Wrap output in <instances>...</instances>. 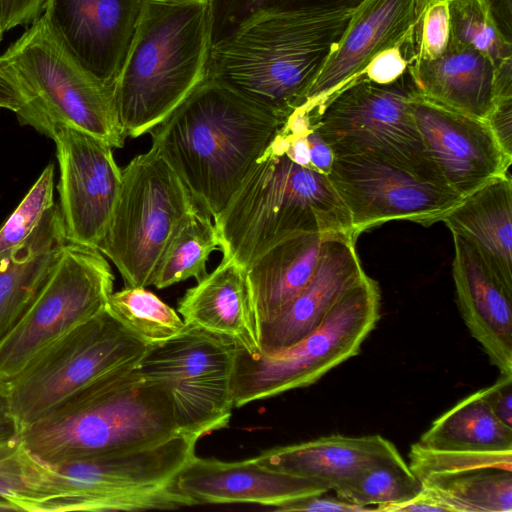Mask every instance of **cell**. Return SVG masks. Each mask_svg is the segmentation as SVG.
Wrapping results in <instances>:
<instances>
[{
  "mask_svg": "<svg viewBox=\"0 0 512 512\" xmlns=\"http://www.w3.org/2000/svg\"><path fill=\"white\" fill-rule=\"evenodd\" d=\"M448 46L479 52L495 66L512 61V44L499 34L479 0H449Z\"/></svg>",
  "mask_w": 512,
  "mask_h": 512,
  "instance_id": "obj_34",
  "label": "cell"
},
{
  "mask_svg": "<svg viewBox=\"0 0 512 512\" xmlns=\"http://www.w3.org/2000/svg\"><path fill=\"white\" fill-rule=\"evenodd\" d=\"M197 435L178 432L151 445L57 463L19 446L2 498L16 511H141L198 505L176 487L195 456Z\"/></svg>",
  "mask_w": 512,
  "mask_h": 512,
  "instance_id": "obj_1",
  "label": "cell"
},
{
  "mask_svg": "<svg viewBox=\"0 0 512 512\" xmlns=\"http://www.w3.org/2000/svg\"><path fill=\"white\" fill-rule=\"evenodd\" d=\"M180 432L173 398L137 366L110 371L19 430L21 446L49 463L137 448Z\"/></svg>",
  "mask_w": 512,
  "mask_h": 512,
  "instance_id": "obj_4",
  "label": "cell"
},
{
  "mask_svg": "<svg viewBox=\"0 0 512 512\" xmlns=\"http://www.w3.org/2000/svg\"><path fill=\"white\" fill-rule=\"evenodd\" d=\"M236 344L185 324L173 338L151 345L137 365L169 390L181 432L199 438L229 425Z\"/></svg>",
  "mask_w": 512,
  "mask_h": 512,
  "instance_id": "obj_12",
  "label": "cell"
},
{
  "mask_svg": "<svg viewBox=\"0 0 512 512\" xmlns=\"http://www.w3.org/2000/svg\"><path fill=\"white\" fill-rule=\"evenodd\" d=\"M5 384L0 383V428L13 423Z\"/></svg>",
  "mask_w": 512,
  "mask_h": 512,
  "instance_id": "obj_48",
  "label": "cell"
},
{
  "mask_svg": "<svg viewBox=\"0 0 512 512\" xmlns=\"http://www.w3.org/2000/svg\"><path fill=\"white\" fill-rule=\"evenodd\" d=\"M354 12L256 15L210 48L205 78L284 123L305 103Z\"/></svg>",
  "mask_w": 512,
  "mask_h": 512,
  "instance_id": "obj_3",
  "label": "cell"
},
{
  "mask_svg": "<svg viewBox=\"0 0 512 512\" xmlns=\"http://www.w3.org/2000/svg\"><path fill=\"white\" fill-rule=\"evenodd\" d=\"M208 0H144L113 102L125 137L161 123L206 75Z\"/></svg>",
  "mask_w": 512,
  "mask_h": 512,
  "instance_id": "obj_6",
  "label": "cell"
},
{
  "mask_svg": "<svg viewBox=\"0 0 512 512\" xmlns=\"http://www.w3.org/2000/svg\"><path fill=\"white\" fill-rule=\"evenodd\" d=\"M220 248L211 215L196 205L174 232L157 267L152 285L167 288L189 278L200 281L210 254Z\"/></svg>",
  "mask_w": 512,
  "mask_h": 512,
  "instance_id": "obj_30",
  "label": "cell"
},
{
  "mask_svg": "<svg viewBox=\"0 0 512 512\" xmlns=\"http://www.w3.org/2000/svg\"><path fill=\"white\" fill-rule=\"evenodd\" d=\"M306 139L309 146L310 166L315 170L328 175L334 161V154L330 146L312 127V124L306 134Z\"/></svg>",
  "mask_w": 512,
  "mask_h": 512,
  "instance_id": "obj_45",
  "label": "cell"
},
{
  "mask_svg": "<svg viewBox=\"0 0 512 512\" xmlns=\"http://www.w3.org/2000/svg\"><path fill=\"white\" fill-rule=\"evenodd\" d=\"M328 177L348 210L356 238L389 221L428 227L462 200L448 187L368 154L334 157Z\"/></svg>",
  "mask_w": 512,
  "mask_h": 512,
  "instance_id": "obj_14",
  "label": "cell"
},
{
  "mask_svg": "<svg viewBox=\"0 0 512 512\" xmlns=\"http://www.w3.org/2000/svg\"><path fill=\"white\" fill-rule=\"evenodd\" d=\"M355 241L346 233L323 241L309 282L279 313L258 326L259 351L291 346L313 332L339 298L364 278Z\"/></svg>",
  "mask_w": 512,
  "mask_h": 512,
  "instance_id": "obj_19",
  "label": "cell"
},
{
  "mask_svg": "<svg viewBox=\"0 0 512 512\" xmlns=\"http://www.w3.org/2000/svg\"><path fill=\"white\" fill-rule=\"evenodd\" d=\"M365 0H208L210 48L250 18L271 13L329 14L355 11Z\"/></svg>",
  "mask_w": 512,
  "mask_h": 512,
  "instance_id": "obj_32",
  "label": "cell"
},
{
  "mask_svg": "<svg viewBox=\"0 0 512 512\" xmlns=\"http://www.w3.org/2000/svg\"><path fill=\"white\" fill-rule=\"evenodd\" d=\"M452 234L472 243L512 290V181L497 177L462 200L442 220Z\"/></svg>",
  "mask_w": 512,
  "mask_h": 512,
  "instance_id": "obj_25",
  "label": "cell"
},
{
  "mask_svg": "<svg viewBox=\"0 0 512 512\" xmlns=\"http://www.w3.org/2000/svg\"><path fill=\"white\" fill-rule=\"evenodd\" d=\"M54 204V165L49 164L0 228V255L25 241Z\"/></svg>",
  "mask_w": 512,
  "mask_h": 512,
  "instance_id": "obj_36",
  "label": "cell"
},
{
  "mask_svg": "<svg viewBox=\"0 0 512 512\" xmlns=\"http://www.w3.org/2000/svg\"><path fill=\"white\" fill-rule=\"evenodd\" d=\"M452 275L460 315L500 374L512 375V290L465 238L452 234Z\"/></svg>",
  "mask_w": 512,
  "mask_h": 512,
  "instance_id": "obj_21",
  "label": "cell"
},
{
  "mask_svg": "<svg viewBox=\"0 0 512 512\" xmlns=\"http://www.w3.org/2000/svg\"><path fill=\"white\" fill-rule=\"evenodd\" d=\"M415 123L445 184L460 197L509 173L507 155L484 119L463 114L415 95Z\"/></svg>",
  "mask_w": 512,
  "mask_h": 512,
  "instance_id": "obj_17",
  "label": "cell"
},
{
  "mask_svg": "<svg viewBox=\"0 0 512 512\" xmlns=\"http://www.w3.org/2000/svg\"><path fill=\"white\" fill-rule=\"evenodd\" d=\"M378 283L367 274L345 292L321 324L295 344L249 353L236 345L234 407L310 386L354 357L380 319Z\"/></svg>",
  "mask_w": 512,
  "mask_h": 512,
  "instance_id": "obj_9",
  "label": "cell"
},
{
  "mask_svg": "<svg viewBox=\"0 0 512 512\" xmlns=\"http://www.w3.org/2000/svg\"><path fill=\"white\" fill-rule=\"evenodd\" d=\"M408 465L420 480L428 476L451 475L485 468L512 470V450L492 452L433 450L415 442L409 451Z\"/></svg>",
  "mask_w": 512,
  "mask_h": 512,
  "instance_id": "obj_35",
  "label": "cell"
},
{
  "mask_svg": "<svg viewBox=\"0 0 512 512\" xmlns=\"http://www.w3.org/2000/svg\"><path fill=\"white\" fill-rule=\"evenodd\" d=\"M398 453L391 441L378 434H332L275 447L254 459L266 467L310 479L337 492L368 466Z\"/></svg>",
  "mask_w": 512,
  "mask_h": 512,
  "instance_id": "obj_23",
  "label": "cell"
},
{
  "mask_svg": "<svg viewBox=\"0 0 512 512\" xmlns=\"http://www.w3.org/2000/svg\"><path fill=\"white\" fill-rule=\"evenodd\" d=\"M499 34L512 44V0H479Z\"/></svg>",
  "mask_w": 512,
  "mask_h": 512,
  "instance_id": "obj_44",
  "label": "cell"
},
{
  "mask_svg": "<svg viewBox=\"0 0 512 512\" xmlns=\"http://www.w3.org/2000/svg\"><path fill=\"white\" fill-rule=\"evenodd\" d=\"M486 121L503 151L512 157V99L496 102Z\"/></svg>",
  "mask_w": 512,
  "mask_h": 512,
  "instance_id": "obj_43",
  "label": "cell"
},
{
  "mask_svg": "<svg viewBox=\"0 0 512 512\" xmlns=\"http://www.w3.org/2000/svg\"><path fill=\"white\" fill-rule=\"evenodd\" d=\"M283 123L208 78L149 133L194 201L215 217Z\"/></svg>",
  "mask_w": 512,
  "mask_h": 512,
  "instance_id": "obj_2",
  "label": "cell"
},
{
  "mask_svg": "<svg viewBox=\"0 0 512 512\" xmlns=\"http://www.w3.org/2000/svg\"><path fill=\"white\" fill-rule=\"evenodd\" d=\"M150 344L108 309L77 325L40 352L5 383L19 430L115 369L137 366Z\"/></svg>",
  "mask_w": 512,
  "mask_h": 512,
  "instance_id": "obj_11",
  "label": "cell"
},
{
  "mask_svg": "<svg viewBox=\"0 0 512 512\" xmlns=\"http://www.w3.org/2000/svg\"><path fill=\"white\" fill-rule=\"evenodd\" d=\"M417 443L433 450L511 451L512 427L496 417L480 389L436 418Z\"/></svg>",
  "mask_w": 512,
  "mask_h": 512,
  "instance_id": "obj_28",
  "label": "cell"
},
{
  "mask_svg": "<svg viewBox=\"0 0 512 512\" xmlns=\"http://www.w3.org/2000/svg\"><path fill=\"white\" fill-rule=\"evenodd\" d=\"M423 490L421 480L412 472L400 453L382 459L367 468L336 496L369 511H390L417 497Z\"/></svg>",
  "mask_w": 512,
  "mask_h": 512,
  "instance_id": "obj_31",
  "label": "cell"
},
{
  "mask_svg": "<svg viewBox=\"0 0 512 512\" xmlns=\"http://www.w3.org/2000/svg\"><path fill=\"white\" fill-rule=\"evenodd\" d=\"M424 1L365 0L299 108L306 112L317 108L356 79L378 53L412 34Z\"/></svg>",
  "mask_w": 512,
  "mask_h": 512,
  "instance_id": "obj_18",
  "label": "cell"
},
{
  "mask_svg": "<svg viewBox=\"0 0 512 512\" xmlns=\"http://www.w3.org/2000/svg\"><path fill=\"white\" fill-rule=\"evenodd\" d=\"M415 30L398 44L378 53L358 76L377 84L398 80L415 58ZM357 77V78H358Z\"/></svg>",
  "mask_w": 512,
  "mask_h": 512,
  "instance_id": "obj_38",
  "label": "cell"
},
{
  "mask_svg": "<svg viewBox=\"0 0 512 512\" xmlns=\"http://www.w3.org/2000/svg\"><path fill=\"white\" fill-rule=\"evenodd\" d=\"M0 70L25 102L22 124L50 135L66 124L122 148L125 135L113 102V89L83 71L59 46L42 16L0 56Z\"/></svg>",
  "mask_w": 512,
  "mask_h": 512,
  "instance_id": "obj_7",
  "label": "cell"
},
{
  "mask_svg": "<svg viewBox=\"0 0 512 512\" xmlns=\"http://www.w3.org/2000/svg\"><path fill=\"white\" fill-rule=\"evenodd\" d=\"M417 93L409 68L390 84L358 77L307 113L334 157L368 154L448 187L414 120L411 102Z\"/></svg>",
  "mask_w": 512,
  "mask_h": 512,
  "instance_id": "obj_8",
  "label": "cell"
},
{
  "mask_svg": "<svg viewBox=\"0 0 512 512\" xmlns=\"http://www.w3.org/2000/svg\"><path fill=\"white\" fill-rule=\"evenodd\" d=\"M175 484L198 505L254 503L273 510L330 491L323 484L266 467L254 458L226 462L196 455L180 471Z\"/></svg>",
  "mask_w": 512,
  "mask_h": 512,
  "instance_id": "obj_20",
  "label": "cell"
},
{
  "mask_svg": "<svg viewBox=\"0 0 512 512\" xmlns=\"http://www.w3.org/2000/svg\"><path fill=\"white\" fill-rule=\"evenodd\" d=\"M114 274L95 247L68 242L51 275L16 327L0 343V383L38 352L106 308Z\"/></svg>",
  "mask_w": 512,
  "mask_h": 512,
  "instance_id": "obj_13",
  "label": "cell"
},
{
  "mask_svg": "<svg viewBox=\"0 0 512 512\" xmlns=\"http://www.w3.org/2000/svg\"><path fill=\"white\" fill-rule=\"evenodd\" d=\"M332 234H293L247 267L257 326L279 313L305 287L316 269L323 241Z\"/></svg>",
  "mask_w": 512,
  "mask_h": 512,
  "instance_id": "obj_27",
  "label": "cell"
},
{
  "mask_svg": "<svg viewBox=\"0 0 512 512\" xmlns=\"http://www.w3.org/2000/svg\"><path fill=\"white\" fill-rule=\"evenodd\" d=\"M19 446V428L15 422L0 428V498L9 486Z\"/></svg>",
  "mask_w": 512,
  "mask_h": 512,
  "instance_id": "obj_42",
  "label": "cell"
},
{
  "mask_svg": "<svg viewBox=\"0 0 512 512\" xmlns=\"http://www.w3.org/2000/svg\"><path fill=\"white\" fill-rule=\"evenodd\" d=\"M68 242L54 204L25 241L0 255V343L31 307Z\"/></svg>",
  "mask_w": 512,
  "mask_h": 512,
  "instance_id": "obj_24",
  "label": "cell"
},
{
  "mask_svg": "<svg viewBox=\"0 0 512 512\" xmlns=\"http://www.w3.org/2000/svg\"><path fill=\"white\" fill-rule=\"evenodd\" d=\"M46 0H0L4 32L33 22L43 13Z\"/></svg>",
  "mask_w": 512,
  "mask_h": 512,
  "instance_id": "obj_39",
  "label": "cell"
},
{
  "mask_svg": "<svg viewBox=\"0 0 512 512\" xmlns=\"http://www.w3.org/2000/svg\"><path fill=\"white\" fill-rule=\"evenodd\" d=\"M391 511L393 512H412V511H447L446 508L440 503L436 502L429 496H427L423 490L422 492L415 498L405 503H402L396 507H394Z\"/></svg>",
  "mask_w": 512,
  "mask_h": 512,
  "instance_id": "obj_47",
  "label": "cell"
},
{
  "mask_svg": "<svg viewBox=\"0 0 512 512\" xmlns=\"http://www.w3.org/2000/svg\"><path fill=\"white\" fill-rule=\"evenodd\" d=\"M495 68L477 51L448 46L441 57L415 62L409 71L420 96L486 120L494 106Z\"/></svg>",
  "mask_w": 512,
  "mask_h": 512,
  "instance_id": "obj_26",
  "label": "cell"
},
{
  "mask_svg": "<svg viewBox=\"0 0 512 512\" xmlns=\"http://www.w3.org/2000/svg\"><path fill=\"white\" fill-rule=\"evenodd\" d=\"M107 307L123 325L150 345L173 338L185 326L179 314L146 287L125 286L113 292Z\"/></svg>",
  "mask_w": 512,
  "mask_h": 512,
  "instance_id": "obj_33",
  "label": "cell"
},
{
  "mask_svg": "<svg viewBox=\"0 0 512 512\" xmlns=\"http://www.w3.org/2000/svg\"><path fill=\"white\" fill-rule=\"evenodd\" d=\"M54 140L60 169L59 210L66 238L97 248L111 218L122 180L112 147L78 128L56 124Z\"/></svg>",
  "mask_w": 512,
  "mask_h": 512,
  "instance_id": "obj_15",
  "label": "cell"
},
{
  "mask_svg": "<svg viewBox=\"0 0 512 512\" xmlns=\"http://www.w3.org/2000/svg\"><path fill=\"white\" fill-rule=\"evenodd\" d=\"M0 107L13 111L20 119L25 111V102L12 82L0 70Z\"/></svg>",
  "mask_w": 512,
  "mask_h": 512,
  "instance_id": "obj_46",
  "label": "cell"
},
{
  "mask_svg": "<svg viewBox=\"0 0 512 512\" xmlns=\"http://www.w3.org/2000/svg\"><path fill=\"white\" fill-rule=\"evenodd\" d=\"M324 494L313 495L309 497H304L300 499H296L285 503L277 508L275 511H342V512H361V511H369L368 509L347 502L339 497H324Z\"/></svg>",
  "mask_w": 512,
  "mask_h": 512,
  "instance_id": "obj_40",
  "label": "cell"
},
{
  "mask_svg": "<svg viewBox=\"0 0 512 512\" xmlns=\"http://www.w3.org/2000/svg\"><path fill=\"white\" fill-rule=\"evenodd\" d=\"M3 33H4V30H3V27H2V21H1V15H0V42H1V39H2V36H3Z\"/></svg>",
  "mask_w": 512,
  "mask_h": 512,
  "instance_id": "obj_49",
  "label": "cell"
},
{
  "mask_svg": "<svg viewBox=\"0 0 512 512\" xmlns=\"http://www.w3.org/2000/svg\"><path fill=\"white\" fill-rule=\"evenodd\" d=\"M121 170L119 194L97 249L126 286L148 287L174 232L197 203L154 146Z\"/></svg>",
  "mask_w": 512,
  "mask_h": 512,
  "instance_id": "obj_10",
  "label": "cell"
},
{
  "mask_svg": "<svg viewBox=\"0 0 512 512\" xmlns=\"http://www.w3.org/2000/svg\"><path fill=\"white\" fill-rule=\"evenodd\" d=\"M423 492L448 512H511L512 470L476 469L421 479Z\"/></svg>",
  "mask_w": 512,
  "mask_h": 512,
  "instance_id": "obj_29",
  "label": "cell"
},
{
  "mask_svg": "<svg viewBox=\"0 0 512 512\" xmlns=\"http://www.w3.org/2000/svg\"><path fill=\"white\" fill-rule=\"evenodd\" d=\"M213 218L223 258L246 269L296 233H346L356 238L328 175L294 163L273 139Z\"/></svg>",
  "mask_w": 512,
  "mask_h": 512,
  "instance_id": "obj_5",
  "label": "cell"
},
{
  "mask_svg": "<svg viewBox=\"0 0 512 512\" xmlns=\"http://www.w3.org/2000/svg\"><path fill=\"white\" fill-rule=\"evenodd\" d=\"M449 39V0H425L415 27L413 63L441 57L448 48Z\"/></svg>",
  "mask_w": 512,
  "mask_h": 512,
  "instance_id": "obj_37",
  "label": "cell"
},
{
  "mask_svg": "<svg viewBox=\"0 0 512 512\" xmlns=\"http://www.w3.org/2000/svg\"><path fill=\"white\" fill-rule=\"evenodd\" d=\"M482 390L486 402L496 417L512 427V375L500 374L495 383Z\"/></svg>",
  "mask_w": 512,
  "mask_h": 512,
  "instance_id": "obj_41",
  "label": "cell"
},
{
  "mask_svg": "<svg viewBox=\"0 0 512 512\" xmlns=\"http://www.w3.org/2000/svg\"><path fill=\"white\" fill-rule=\"evenodd\" d=\"M144 0H46L42 18L59 46L90 77L113 89Z\"/></svg>",
  "mask_w": 512,
  "mask_h": 512,
  "instance_id": "obj_16",
  "label": "cell"
},
{
  "mask_svg": "<svg viewBox=\"0 0 512 512\" xmlns=\"http://www.w3.org/2000/svg\"><path fill=\"white\" fill-rule=\"evenodd\" d=\"M185 324L223 336L249 353L260 350L247 269L233 259L221 263L178 301Z\"/></svg>",
  "mask_w": 512,
  "mask_h": 512,
  "instance_id": "obj_22",
  "label": "cell"
}]
</instances>
